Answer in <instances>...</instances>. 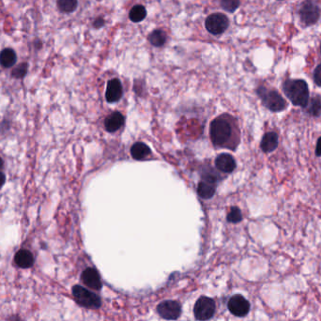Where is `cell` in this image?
<instances>
[{
	"instance_id": "6da1fadb",
	"label": "cell",
	"mask_w": 321,
	"mask_h": 321,
	"mask_svg": "<svg viewBox=\"0 0 321 321\" xmlns=\"http://www.w3.org/2000/svg\"><path fill=\"white\" fill-rule=\"evenodd\" d=\"M283 90L289 101L296 105L305 108L308 105V85L304 80L289 79L283 85Z\"/></svg>"
},
{
	"instance_id": "7a4b0ae2",
	"label": "cell",
	"mask_w": 321,
	"mask_h": 321,
	"mask_svg": "<svg viewBox=\"0 0 321 321\" xmlns=\"http://www.w3.org/2000/svg\"><path fill=\"white\" fill-rule=\"evenodd\" d=\"M233 126L227 118L219 117L212 120L210 124V134L212 143L215 146L225 147L233 136Z\"/></svg>"
},
{
	"instance_id": "3957f363",
	"label": "cell",
	"mask_w": 321,
	"mask_h": 321,
	"mask_svg": "<svg viewBox=\"0 0 321 321\" xmlns=\"http://www.w3.org/2000/svg\"><path fill=\"white\" fill-rule=\"evenodd\" d=\"M257 94L262 100L263 105L270 111L281 112L287 107L285 99L276 90H269L264 86H260L257 89Z\"/></svg>"
},
{
	"instance_id": "277c9868",
	"label": "cell",
	"mask_w": 321,
	"mask_h": 321,
	"mask_svg": "<svg viewBox=\"0 0 321 321\" xmlns=\"http://www.w3.org/2000/svg\"><path fill=\"white\" fill-rule=\"evenodd\" d=\"M72 294L74 296L76 302H78L80 305L86 308L98 309L102 305L101 299L98 295L81 286L73 287Z\"/></svg>"
},
{
	"instance_id": "5b68a950",
	"label": "cell",
	"mask_w": 321,
	"mask_h": 321,
	"mask_svg": "<svg viewBox=\"0 0 321 321\" xmlns=\"http://www.w3.org/2000/svg\"><path fill=\"white\" fill-rule=\"evenodd\" d=\"M320 9L311 0L302 2L299 10V16L304 26H313L317 23L320 17Z\"/></svg>"
},
{
	"instance_id": "8992f818",
	"label": "cell",
	"mask_w": 321,
	"mask_h": 321,
	"mask_svg": "<svg viewBox=\"0 0 321 321\" xmlns=\"http://www.w3.org/2000/svg\"><path fill=\"white\" fill-rule=\"evenodd\" d=\"M215 308H216L215 302L211 298L206 297V296L200 297L195 304V308H194L195 316L197 320H209L214 315Z\"/></svg>"
},
{
	"instance_id": "52a82bcc",
	"label": "cell",
	"mask_w": 321,
	"mask_h": 321,
	"mask_svg": "<svg viewBox=\"0 0 321 321\" xmlns=\"http://www.w3.org/2000/svg\"><path fill=\"white\" fill-rule=\"evenodd\" d=\"M230 25L228 18L222 13H214L210 15L205 23L206 29L213 35H220L224 32Z\"/></svg>"
},
{
	"instance_id": "ba28073f",
	"label": "cell",
	"mask_w": 321,
	"mask_h": 321,
	"mask_svg": "<svg viewBox=\"0 0 321 321\" xmlns=\"http://www.w3.org/2000/svg\"><path fill=\"white\" fill-rule=\"evenodd\" d=\"M157 312L164 319L176 320L181 314V306L176 301H164L158 305Z\"/></svg>"
},
{
	"instance_id": "9c48e42d",
	"label": "cell",
	"mask_w": 321,
	"mask_h": 321,
	"mask_svg": "<svg viewBox=\"0 0 321 321\" xmlns=\"http://www.w3.org/2000/svg\"><path fill=\"white\" fill-rule=\"evenodd\" d=\"M228 310L232 315L239 317H243L248 315L250 312V302L243 296L237 294L230 298L228 303Z\"/></svg>"
},
{
	"instance_id": "30bf717a",
	"label": "cell",
	"mask_w": 321,
	"mask_h": 321,
	"mask_svg": "<svg viewBox=\"0 0 321 321\" xmlns=\"http://www.w3.org/2000/svg\"><path fill=\"white\" fill-rule=\"evenodd\" d=\"M216 177L214 176L209 174L203 176L202 180L198 184L197 187V193L199 197H202L204 199H210L213 197L216 190Z\"/></svg>"
},
{
	"instance_id": "8fae6325",
	"label": "cell",
	"mask_w": 321,
	"mask_h": 321,
	"mask_svg": "<svg viewBox=\"0 0 321 321\" xmlns=\"http://www.w3.org/2000/svg\"><path fill=\"white\" fill-rule=\"evenodd\" d=\"M122 85L118 79H112L106 87L105 98L108 103H116L122 97Z\"/></svg>"
},
{
	"instance_id": "7c38bea8",
	"label": "cell",
	"mask_w": 321,
	"mask_h": 321,
	"mask_svg": "<svg viewBox=\"0 0 321 321\" xmlns=\"http://www.w3.org/2000/svg\"><path fill=\"white\" fill-rule=\"evenodd\" d=\"M81 279L86 287L94 290H100L103 287L98 271L93 268L85 269L81 276Z\"/></svg>"
},
{
	"instance_id": "4fadbf2b",
	"label": "cell",
	"mask_w": 321,
	"mask_h": 321,
	"mask_svg": "<svg viewBox=\"0 0 321 321\" xmlns=\"http://www.w3.org/2000/svg\"><path fill=\"white\" fill-rule=\"evenodd\" d=\"M215 165L217 168L222 172L231 173L236 168V162H235V159L230 154L223 153L217 157L215 160Z\"/></svg>"
},
{
	"instance_id": "5bb4252c",
	"label": "cell",
	"mask_w": 321,
	"mask_h": 321,
	"mask_svg": "<svg viewBox=\"0 0 321 321\" xmlns=\"http://www.w3.org/2000/svg\"><path fill=\"white\" fill-rule=\"evenodd\" d=\"M124 123V117L121 113L115 112L105 119V129L109 132L118 131Z\"/></svg>"
},
{
	"instance_id": "9a60e30c",
	"label": "cell",
	"mask_w": 321,
	"mask_h": 321,
	"mask_svg": "<svg viewBox=\"0 0 321 321\" xmlns=\"http://www.w3.org/2000/svg\"><path fill=\"white\" fill-rule=\"evenodd\" d=\"M14 260L20 268L26 269V268H30L32 266L33 263H34V257L29 251L20 250L16 253Z\"/></svg>"
},
{
	"instance_id": "2e32d148",
	"label": "cell",
	"mask_w": 321,
	"mask_h": 321,
	"mask_svg": "<svg viewBox=\"0 0 321 321\" xmlns=\"http://www.w3.org/2000/svg\"><path fill=\"white\" fill-rule=\"evenodd\" d=\"M260 146H261V150L264 152L269 153V152L276 151L278 147V136L276 132H273V131L267 132L263 136Z\"/></svg>"
},
{
	"instance_id": "e0dca14e",
	"label": "cell",
	"mask_w": 321,
	"mask_h": 321,
	"mask_svg": "<svg viewBox=\"0 0 321 321\" xmlns=\"http://www.w3.org/2000/svg\"><path fill=\"white\" fill-rule=\"evenodd\" d=\"M131 153L133 159L143 160L151 153V150L147 145L138 142L131 147Z\"/></svg>"
},
{
	"instance_id": "ac0fdd59",
	"label": "cell",
	"mask_w": 321,
	"mask_h": 321,
	"mask_svg": "<svg viewBox=\"0 0 321 321\" xmlns=\"http://www.w3.org/2000/svg\"><path fill=\"white\" fill-rule=\"evenodd\" d=\"M16 62V54L13 49H4L0 53V64L5 68L13 67Z\"/></svg>"
},
{
	"instance_id": "d6986e66",
	"label": "cell",
	"mask_w": 321,
	"mask_h": 321,
	"mask_svg": "<svg viewBox=\"0 0 321 321\" xmlns=\"http://www.w3.org/2000/svg\"><path fill=\"white\" fill-rule=\"evenodd\" d=\"M146 16H147V11L142 5H135L131 9L129 14L130 19L134 23L143 21L146 18Z\"/></svg>"
},
{
	"instance_id": "ffe728a7",
	"label": "cell",
	"mask_w": 321,
	"mask_h": 321,
	"mask_svg": "<svg viewBox=\"0 0 321 321\" xmlns=\"http://www.w3.org/2000/svg\"><path fill=\"white\" fill-rule=\"evenodd\" d=\"M77 5V0H58V7L62 13H72L76 10Z\"/></svg>"
},
{
	"instance_id": "44dd1931",
	"label": "cell",
	"mask_w": 321,
	"mask_h": 321,
	"mask_svg": "<svg viewBox=\"0 0 321 321\" xmlns=\"http://www.w3.org/2000/svg\"><path fill=\"white\" fill-rule=\"evenodd\" d=\"M149 40L152 45L160 47V46L164 45V42L166 40V36H165L164 31L155 30V31L151 33V35L149 37Z\"/></svg>"
},
{
	"instance_id": "7402d4cb",
	"label": "cell",
	"mask_w": 321,
	"mask_h": 321,
	"mask_svg": "<svg viewBox=\"0 0 321 321\" xmlns=\"http://www.w3.org/2000/svg\"><path fill=\"white\" fill-rule=\"evenodd\" d=\"M307 112L313 117H319L321 115V99L314 97L310 100V104L306 106Z\"/></svg>"
},
{
	"instance_id": "603a6c76",
	"label": "cell",
	"mask_w": 321,
	"mask_h": 321,
	"mask_svg": "<svg viewBox=\"0 0 321 321\" xmlns=\"http://www.w3.org/2000/svg\"><path fill=\"white\" fill-rule=\"evenodd\" d=\"M240 0H221V6L228 13H234L240 7Z\"/></svg>"
},
{
	"instance_id": "cb8c5ba5",
	"label": "cell",
	"mask_w": 321,
	"mask_h": 321,
	"mask_svg": "<svg viewBox=\"0 0 321 321\" xmlns=\"http://www.w3.org/2000/svg\"><path fill=\"white\" fill-rule=\"evenodd\" d=\"M226 219H227V221H228L230 223H240V222L243 220L242 211L240 210V209L234 207V208H232V209L230 210V213L227 214Z\"/></svg>"
},
{
	"instance_id": "d4e9b609",
	"label": "cell",
	"mask_w": 321,
	"mask_h": 321,
	"mask_svg": "<svg viewBox=\"0 0 321 321\" xmlns=\"http://www.w3.org/2000/svg\"><path fill=\"white\" fill-rule=\"evenodd\" d=\"M26 71H27V64H20L17 66L14 70H13L12 74L13 77L15 78H23L26 75Z\"/></svg>"
},
{
	"instance_id": "484cf974",
	"label": "cell",
	"mask_w": 321,
	"mask_h": 321,
	"mask_svg": "<svg viewBox=\"0 0 321 321\" xmlns=\"http://www.w3.org/2000/svg\"><path fill=\"white\" fill-rule=\"evenodd\" d=\"M314 81L316 85L321 86V64L315 68L314 72Z\"/></svg>"
},
{
	"instance_id": "4316f807",
	"label": "cell",
	"mask_w": 321,
	"mask_h": 321,
	"mask_svg": "<svg viewBox=\"0 0 321 321\" xmlns=\"http://www.w3.org/2000/svg\"><path fill=\"white\" fill-rule=\"evenodd\" d=\"M104 25H105V20L103 19V18H98V19L95 20V22H94V26L96 28H100Z\"/></svg>"
},
{
	"instance_id": "83f0119b",
	"label": "cell",
	"mask_w": 321,
	"mask_h": 321,
	"mask_svg": "<svg viewBox=\"0 0 321 321\" xmlns=\"http://www.w3.org/2000/svg\"><path fill=\"white\" fill-rule=\"evenodd\" d=\"M315 154L316 156H321V137L318 138L317 143H316V149H315Z\"/></svg>"
},
{
	"instance_id": "f1b7e54d",
	"label": "cell",
	"mask_w": 321,
	"mask_h": 321,
	"mask_svg": "<svg viewBox=\"0 0 321 321\" xmlns=\"http://www.w3.org/2000/svg\"><path fill=\"white\" fill-rule=\"evenodd\" d=\"M5 180H6V177H5V175L3 174V173H1L0 172V187H2L4 184H5Z\"/></svg>"
},
{
	"instance_id": "f546056e",
	"label": "cell",
	"mask_w": 321,
	"mask_h": 321,
	"mask_svg": "<svg viewBox=\"0 0 321 321\" xmlns=\"http://www.w3.org/2000/svg\"><path fill=\"white\" fill-rule=\"evenodd\" d=\"M2 166H3V161H2V159L0 158V169L2 168Z\"/></svg>"
},
{
	"instance_id": "4dcf8cb0",
	"label": "cell",
	"mask_w": 321,
	"mask_h": 321,
	"mask_svg": "<svg viewBox=\"0 0 321 321\" xmlns=\"http://www.w3.org/2000/svg\"><path fill=\"white\" fill-rule=\"evenodd\" d=\"M320 53H321V44H320Z\"/></svg>"
}]
</instances>
